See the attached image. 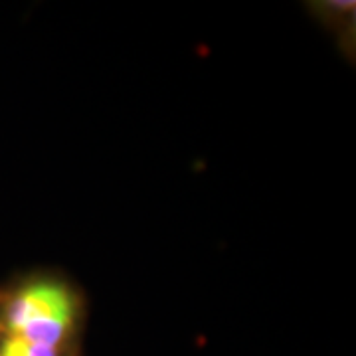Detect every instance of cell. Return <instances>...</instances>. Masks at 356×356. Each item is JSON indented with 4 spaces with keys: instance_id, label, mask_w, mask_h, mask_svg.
<instances>
[{
    "instance_id": "2",
    "label": "cell",
    "mask_w": 356,
    "mask_h": 356,
    "mask_svg": "<svg viewBox=\"0 0 356 356\" xmlns=\"http://www.w3.org/2000/svg\"><path fill=\"white\" fill-rule=\"evenodd\" d=\"M313 6L311 10L317 14V18L327 24L331 30L343 34V38L348 36V28L353 30L355 22V2L348 0H325V2H313L309 4Z\"/></svg>"
},
{
    "instance_id": "3",
    "label": "cell",
    "mask_w": 356,
    "mask_h": 356,
    "mask_svg": "<svg viewBox=\"0 0 356 356\" xmlns=\"http://www.w3.org/2000/svg\"><path fill=\"white\" fill-rule=\"evenodd\" d=\"M0 356H64V348H51L20 337L4 334L0 339Z\"/></svg>"
},
{
    "instance_id": "1",
    "label": "cell",
    "mask_w": 356,
    "mask_h": 356,
    "mask_svg": "<svg viewBox=\"0 0 356 356\" xmlns=\"http://www.w3.org/2000/svg\"><path fill=\"white\" fill-rule=\"evenodd\" d=\"M79 301L70 285L54 277L28 281L4 305V334L64 348L77 325Z\"/></svg>"
}]
</instances>
